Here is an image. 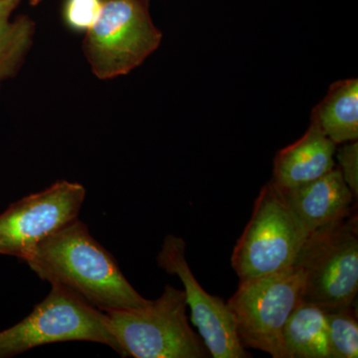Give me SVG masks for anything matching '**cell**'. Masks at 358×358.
<instances>
[{
  "instance_id": "6da1fadb",
  "label": "cell",
  "mask_w": 358,
  "mask_h": 358,
  "mask_svg": "<svg viewBox=\"0 0 358 358\" xmlns=\"http://www.w3.org/2000/svg\"><path fill=\"white\" fill-rule=\"evenodd\" d=\"M25 263L51 286L69 289L105 313L140 310L150 303L79 219L42 241Z\"/></svg>"
},
{
  "instance_id": "7a4b0ae2",
  "label": "cell",
  "mask_w": 358,
  "mask_h": 358,
  "mask_svg": "<svg viewBox=\"0 0 358 358\" xmlns=\"http://www.w3.org/2000/svg\"><path fill=\"white\" fill-rule=\"evenodd\" d=\"M185 294L166 285L159 299L140 310L108 312L122 350L134 358H206L204 341L189 326Z\"/></svg>"
},
{
  "instance_id": "3957f363",
  "label": "cell",
  "mask_w": 358,
  "mask_h": 358,
  "mask_svg": "<svg viewBox=\"0 0 358 358\" xmlns=\"http://www.w3.org/2000/svg\"><path fill=\"white\" fill-rule=\"evenodd\" d=\"M296 265L303 271V301L324 310L355 305L358 292L357 206L310 233Z\"/></svg>"
},
{
  "instance_id": "277c9868",
  "label": "cell",
  "mask_w": 358,
  "mask_h": 358,
  "mask_svg": "<svg viewBox=\"0 0 358 358\" xmlns=\"http://www.w3.org/2000/svg\"><path fill=\"white\" fill-rule=\"evenodd\" d=\"M51 287L48 296L24 320L0 331V358L13 357L39 346L67 341L101 343L122 357L107 313L69 289L56 285Z\"/></svg>"
},
{
  "instance_id": "5b68a950",
  "label": "cell",
  "mask_w": 358,
  "mask_h": 358,
  "mask_svg": "<svg viewBox=\"0 0 358 358\" xmlns=\"http://www.w3.org/2000/svg\"><path fill=\"white\" fill-rule=\"evenodd\" d=\"M303 271L294 264L273 274L240 281L226 303L244 348L287 358L284 329L303 301Z\"/></svg>"
},
{
  "instance_id": "8992f818",
  "label": "cell",
  "mask_w": 358,
  "mask_h": 358,
  "mask_svg": "<svg viewBox=\"0 0 358 358\" xmlns=\"http://www.w3.org/2000/svg\"><path fill=\"white\" fill-rule=\"evenodd\" d=\"M86 32L85 56L101 80L129 74L162 40L145 0H103L98 17Z\"/></svg>"
},
{
  "instance_id": "52a82bcc",
  "label": "cell",
  "mask_w": 358,
  "mask_h": 358,
  "mask_svg": "<svg viewBox=\"0 0 358 358\" xmlns=\"http://www.w3.org/2000/svg\"><path fill=\"white\" fill-rule=\"evenodd\" d=\"M308 235L281 192L268 181L257 196L231 264L240 281L279 272L296 263Z\"/></svg>"
},
{
  "instance_id": "ba28073f",
  "label": "cell",
  "mask_w": 358,
  "mask_h": 358,
  "mask_svg": "<svg viewBox=\"0 0 358 358\" xmlns=\"http://www.w3.org/2000/svg\"><path fill=\"white\" fill-rule=\"evenodd\" d=\"M85 199L83 185L59 180L9 205L0 214V255L25 262L42 241L79 219Z\"/></svg>"
},
{
  "instance_id": "9c48e42d",
  "label": "cell",
  "mask_w": 358,
  "mask_h": 358,
  "mask_svg": "<svg viewBox=\"0 0 358 358\" xmlns=\"http://www.w3.org/2000/svg\"><path fill=\"white\" fill-rule=\"evenodd\" d=\"M182 238L169 234L157 257L159 267L167 274L178 275L185 287V300L192 310L193 324L213 358H246L238 336L232 313L218 296L207 293L194 277L185 255Z\"/></svg>"
},
{
  "instance_id": "30bf717a",
  "label": "cell",
  "mask_w": 358,
  "mask_h": 358,
  "mask_svg": "<svg viewBox=\"0 0 358 358\" xmlns=\"http://www.w3.org/2000/svg\"><path fill=\"white\" fill-rule=\"evenodd\" d=\"M280 192L308 233L343 217L357 206L338 166L315 180Z\"/></svg>"
},
{
  "instance_id": "8fae6325",
  "label": "cell",
  "mask_w": 358,
  "mask_h": 358,
  "mask_svg": "<svg viewBox=\"0 0 358 358\" xmlns=\"http://www.w3.org/2000/svg\"><path fill=\"white\" fill-rule=\"evenodd\" d=\"M336 147L317 122L310 119L300 140L275 155L271 182L278 189L286 190L322 178L336 167Z\"/></svg>"
},
{
  "instance_id": "7c38bea8",
  "label": "cell",
  "mask_w": 358,
  "mask_h": 358,
  "mask_svg": "<svg viewBox=\"0 0 358 358\" xmlns=\"http://www.w3.org/2000/svg\"><path fill=\"white\" fill-rule=\"evenodd\" d=\"M336 145L358 138V80H341L313 108L312 117Z\"/></svg>"
},
{
  "instance_id": "4fadbf2b",
  "label": "cell",
  "mask_w": 358,
  "mask_h": 358,
  "mask_svg": "<svg viewBox=\"0 0 358 358\" xmlns=\"http://www.w3.org/2000/svg\"><path fill=\"white\" fill-rule=\"evenodd\" d=\"M287 358H331L324 308L301 301L284 329Z\"/></svg>"
},
{
  "instance_id": "5bb4252c",
  "label": "cell",
  "mask_w": 358,
  "mask_h": 358,
  "mask_svg": "<svg viewBox=\"0 0 358 358\" xmlns=\"http://www.w3.org/2000/svg\"><path fill=\"white\" fill-rule=\"evenodd\" d=\"M21 0H0V81L17 73L31 46L34 22L27 16L11 20Z\"/></svg>"
},
{
  "instance_id": "9a60e30c",
  "label": "cell",
  "mask_w": 358,
  "mask_h": 358,
  "mask_svg": "<svg viewBox=\"0 0 358 358\" xmlns=\"http://www.w3.org/2000/svg\"><path fill=\"white\" fill-rule=\"evenodd\" d=\"M326 313L331 358H357L358 322L355 305Z\"/></svg>"
},
{
  "instance_id": "2e32d148",
  "label": "cell",
  "mask_w": 358,
  "mask_h": 358,
  "mask_svg": "<svg viewBox=\"0 0 358 358\" xmlns=\"http://www.w3.org/2000/svg\"><path fill=\"white\" fill-rule=\"evenodd\" d=\"M102 2L103 0H66V23L73 29L87 31L98 17Z\"/></svg>"
},
{
  "instance_id": "e0dca14e",
  "label": "cell",
  "mask_w": 358,
  "mask_h": 358,
  "mask_svg": "<svg viewBox=\"0 0 358 358\" xmlns=\"http://www.w3.org/2000/svg\"><path fill=\"white\" fill-rule=\"evenodd\" d=\"M336 148V157L338 169L355 199L358 197V143L357 141L343 143Z\"/></svg>"
},
{
  "instance_id": "ac0fdd59",
  "label": "cell",
  "mask_w": 358,
  "mask_h": 358,
  "mask_svg": "<svg viewBox=\"0 0 358 358\" xmlns=\"http://www.w3.org/2000/svg\"><path fill=\"white\" fill-rule=\"evenodd\" d=\"M145 1L148 2V3H150V0H145Z\"/></svg>"
}]
</instances>
